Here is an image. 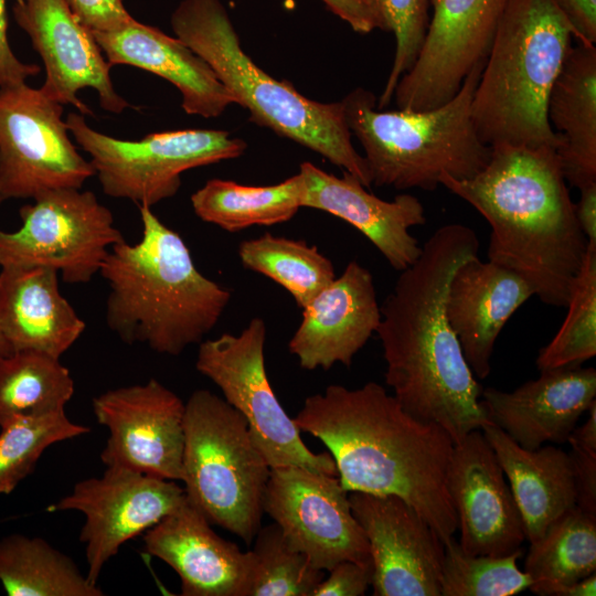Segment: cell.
<instances>
[{"mask_svg": "<svg viewBox=\"0 0 596 596\" xmlns=\"http://www.w3.org/2000/svg\"><path fill=\"white\" fill-rule=\"evenodd\" d=\"M440 184L489 223L488 260L521 276L545 305L566 307L588 244L555 148L494 146L475 177L443 174Z\"/></svg>", "mask_w": 596, "mask_h": 596, "instance_id": "3", "label": "cell"}, {"mask_svg": "<svg viewBox=\"0 0 596 596\" xmlns=\"http://www.w3.org/2000/svg\"><path fill=\"white\" fill-rule=\"evenodd\" d=\"M174 35L202 57L249 111L251 120L316 151L365 187L366 160L351 141L343 102L321 103L274 78L244 52L221 0H182L171 14Z\"/></svg>", "mask_w": 596, "mask_h": 596, "instance_id": "6", "label": "cell"}, {"mask_svg": "<svg viewBox=\"0 0 596 596\" xmlns=\"http://www.w3.org/2000/svg\"><path fill=\"white\" fill-rule=\"evenodd\" d=\"M185 502L184 488L174 480L106 468L102 477L75 483L68 494L47 510L77 511L84 515L79 541L86 546V576L97 584L105 564L127 541L143 534Z\"/></svg>", "mask_w": 596, "mask_h": 596, "instance_id": "14", "label": "cell"}, {"mask_svg": "<svg viewBox=\"0 0 596 596\" xmlns=\"http://www.w3.org/2000/svg\"><path fill=\"white\" fill-rule=\"evenodd\" d=\"M13 18L40 55L45 79L40 87L50 99L93 115L77 96L93 88L99 106L120 114L130 104L114 87L110 68L92 31L72 12L66 0H13Z\"/></svg>", "mask_w": 596, "mask_h": 596, "instance_id": "18", "label": "cell"}, {"mask_svg": "<svg viewBox=\"0 0 596 596\" xmlns=\"http://www.w3.org/2000/svg\"><path fill=\"white\" fill-rule=\"evenodd\" d=\"M508 0H430L419 55L397 82L396 107L428 110L450 100L472 68L485 64Z\"/></svg>", "mask_w": 596, "mask_h": 596, "instance_id": "16", "label": "cell"}, {"mask_svg": "<svg viewBox=\"0 0 596 596\" xmlns=\"http://www.w3.org/2000/svg\"><path fill=\"white\" fill-rule=\"evenodd\" d=\"M567 19L577 43H596V0H552Z\"/></svg>", "mask_w": 596, "mask_h": 596, "instance_id": "44", "label": "cell"}, {"mask_svg": "<svg viewBox=\"0 0 596 596\" xmlns=\"http://www.w3.org/2000/svg\"><path fill=\"white\" fill-rule=\"evenodd\" d=\"M265 342L266 324L255 317L240 334L223 333L200 342L195 368L246 419L270 468L299 466L338 476L330 453L311 451L278 401L266 372Z\"/></svg>", "mask_w": 596, "mask_h": 596, "instance_id": "10", "label": "cell"}, {"mask_svg": "<svg viewBox=\"0 0 596 596\" xmlns=\"http://www.w3.org/2000/svg\"><path fill=\"white\" fill-rule=\"evenodd\" d=\"M263 510L315 567L329 571L345 560L373 566L368 539L337 476L299 466L270 468Z\"/></svg>", "mask_w": 596, "mask_h": 596, "instance_id": "13", "label": "cell"}, {"mask_svg": "<svg viewBox=\"0 0 596 596\" xmlns=\"http://www.w3.org/2000/svg\"><path fill=\"white\" fill-rule=\"evenodd\" d=\"M512 392L482 389L488 421L522 448L563 444L581 416L596 401L594 368H556L540 371Z\"/></svg>", "mask_w": 596, "mask_h": 596, "instance_id": "21", "label": "cell"}, {"mask_svg": "<svg viewBox=\"0 0 596 596\" xmlns=\"http://www.w3.org/2000/svg\"><path fill=\"white\" fill-rule=\"evenodd\" d=\"M8 3L0 0V87L24 84L41 72L38 64L22 62L9 43Z\"/></svg>", "mask_w": 596, "mask_h": 596, "instance_id": "42", "label": "cell"}, {"mask_svg": "<svg viewBox=\"0 0 596 596\" xmlns=\"http://www.w3.org/2000/svg\"><path fill=\"white\" fill-rule=\"evenodd\" d=\"M302 192L299 172L273 185H244L211 179L191 195V204L202 221L227 232H238L291 220L301 209Z\"/></svg>", "mask_w": 596, "mask_h": 596, "instance_id": "29", "label": "cell"}, {"mask_svg": "<svg viewBox=\"0 0 596 596\" xmlns=\"http://www.w3.org/2000/svg\"><path fill=\"white\" fill-rule=\"evenodd\" d=\"M21 226L0 230V267H47L68 284L88 283L124 241L113 213L92 191L57 189L23 205Z\"/></svg>", "mask_w": 596, "mask_h": 596, "instance_id": "11", "label": "cell"}, {"mask_svg": "<svg viewBox=\"0 0 596 596\" xmlns=\"http://www.w3.org/2000/svg\"><path fill=\"white\" fill-rule=\"evenodd\" d=\"M187 502L142 534L147 554L179 576L183 596H248L254 558Z\"/></svg>", "mask_w": 596, "mask_h": 596, "instance_id": "22", "label": "cell"}, {"mask_svg": "<svg viewBox=\"0 0 596 596\" xmlns=\"http://www.w3.org/2000/svg\"><path fill=\"white\" fill-rule=\"evenodd\" d=\"M0 428V494L11 493L31 475L50 446L89 433L65 412L14 418Z\"/></svg>", "mask_w": 596, "mask_h": 596, "instance_id": "37", "label": "cell"}, {"mask_svg": "<svg viewBox=\"0 0 596 596\" xmlns=\"http://www.w3.org/2000/svg\"><path fill=\"white\" fill-rule=\"evenodd\" d=\"M0 583L9 596H102L76 563L42 538L0 540Z\"/></svg>", "mask_w": 596, "mask_h": 596, "instance_id": "31", "label": "cell"}, {"mask_svg": "<svg viewBox=\"0 0 596 596\" xmlns=\"http://www.w3.org/2000/svg\"><path fill=\"white\" fill-rule=\"evenodd\" d=\"M482 67L470 71L450 100L428 110L379 109L375 95L363 87L342 99L372 184L434 191L443 174L466 180L487 166L491 147L478 137L470 110Z\"/></svg>", "mask_w": 596, "mask_h": 596, "instance_id": "7", "label": "cell"}, {"mask_svg": "<svg viewBox=\"0 0 596 596\" xmlns=\"http://www.w3.org/2000/svg\"><path fill=\"white\" fill-rule=\"evenodd\" d=\"M57 272L47 267H2L0 333L13 351L60 359L86 324L61 294Z\"/></svg>", "mask_w": 596, "mask_h": 596, "instance_id": "26", "label": "cell"}, {"mask_svg": "<svg viewBox=\"0 0 596 596\" xmlns=\"http://www.w3.org/2000/svg\"><path fill=\"white\" fill-rule=\"evenodd\" d=\"M292 419L328 448L348 492L397 496L443 542L454 536L457 517L447 475L455 443L441 427L409 415L375 382L329 385L306 397Z\"/></svg>", "mask_w": 596, "mask_h": 596, "instance_id": "2", "label": "cell"}, {"mask_svg": "<svg viewBox=\"0 0 596 596\" xmlns=\"http://www.w3.org/2000/svg\"><path fill=\"white\" fill-rule=\"evenodd\" d=\"M336 15L358 33L382 30V22L372 0H321Z\"/></svg>", "mask_w": 596, "mask_h": 596, "instance_id": "43", "label": "cell"}, {"mask_svg": "<svg viewBox=\"0 0 596 596\" xmlns=\"http://www.w3.org/2000/svg\"><path fill=\"white\" fill-rule=\"evenodd\" d=\"M12 352L10 345L0 333V356L8 355Z\"/></svg>", "mask_w": 596, "mask_h": 596, "instance_id": "47", "label": "cell"}, {"mask_svg": "<svg viewBox=\"0 0 596 596\" xmlns=\"http://www.w3.org/2000/svg\"><path fill=\"white\" fill-rule=\"evenodd\" d=\"M92 406L109 433L100 454L106 468L182 479L185 403L174 392L150 379L108 390Z\"/></svg>", "mask_w": 596, "mask_h": 596, "instance_id": "15", "label": "cell"}, {"mask_svg": "<svg viewBox=\"0 0 596 596\" xmlns=\"http://www.w3.org/2000/svg\"><path fill=\"white\" fill-rule=\"evenodd\" d=\"M328 572L312 596H361L372 584L373 566L354 561H341Z\"/></svg>", "mask_w": 596, "mask_h": 596, "instance_id": "39", "label": "cell"}, {"mask_svg": "<svg viewBox=\"0 0 596 596\" xmlns=\"http://www.w3.org/2000/svg\"><path fill=\"white\" fill-rule=\"evenodd\" d=\"M481 430L509 482L526 540L530 543L540 539L556 519L576 505L568 453L554 445L522 448L490 423Z\"/></svg>", "mask_w": 596, "mask_h": 596, "instance_id": "27", "label": "cell"}, {"mask_svg": "<svg viewBox=\"0 0 596 596\" xmlns=\"http://www.w3.org/2000/svg\"><path fill=\"white\" fill-rule=\"evenodd\" d=\"M596 573L561 588L555 596H595Z\"/></svg>", "mask_w": 596, "mask_h": 596, "instance_id": "46", "label": "cell"}, {"mask_svg": "<svg viewBox=\"0 0 596 596\" xmlns=\"http://www.w3.org/2000/svg\"><path fill=\"white\" fill-rule=\"evenodd\" d=\"M373 564L374 596H440L445 546L439 534L405 500L393 494L349 492Z\"/></svg>", "mask_w": 596, "mask_h": 596, "instance_id": "17", "label": "cell"}, {"mask_svg": "<svg viewBox=\"0 0 596 596\" xmlns=\"http://www.w3.org/2000/svg\"><path fill=\"white\" fill-rule=\"evenodd\" d=\"M382 22V31L395 36V54L384 89L376 102L384 109L393 99L400 78L416 62L429 26L430 0H372Z\"/></svg>", "mask_w": 596, "mask_h": 596, "instance_id": "38", "label": "cell"}, {"mask_svg": "<svg viewBox=\"0 0 596 596\" xmlns=\"http://www.w3.org/2000/svg\"><path fill=\"white\" fill-rule=\"evenodd\" d=\"M532 296L514 272L478 255L460 263L445 297V313L476 379H486L498 336L512 315Z\"/></svg>", "mask_w": 596, "mask_h": 596, "instance_id": "24", "label": "cell"}, {"mask_svg": "<svg viewBox=\"0 0 596 596\" xmlns=\"http://www.w3.org/2000/svg\"><path fill=\"white\" fill-rule=\"evenodd\" d=\"M343 172L341 178L309 161L299 167L304 181L301 207L337 216L361 232L397 272L412 265L422 246L409 228L426 222L421 201L408 193L392 201L368 191L359 179Z\"/></svg>", "mask_w": 596, "mask_h": 596, "instance_id": "23", "label": "cell"}, {"mask_svg": "<svg viewBox=\"0 0 596 596\" xmlns=\"http://www.w3.org/2000/svg\"><path fill=\"white\" fill-rule=\"evenodd\" d=\"M92 33L111 67H137L175 86L188 115L215 118L235 104L210 65L177 36L135 19L121 28Z\"/></svg>", "mask_w": 596, "mask_h": 596, "instance_id": "25", "label": "cell"}, {"mask_svg": "<svg viewBox=\"0 0 596 596\" xmlns=\"http://www.w3.org/2000/svg\"><path fill=\"white\" fill-rule=\"evenodd\" d=\"M547 119L561 139L556 149L566 182L596 183V46H571L553 83Z\"/></svg>", "mask_w": 596, "mask_h": 596, "instance_id": "28", "label": "cell"}, {"mask_svg": "<svg viewBox=\"0 0 596 596\" xmlns=\"http://www.w3.org/2000/svg\"><path fill=\"white\" fill-rule=\"evenodd\" d=\"M444 546L440 596H513L531 585L518 566L523 550L507 556L471 555L454 536Z\"/></svg>", "mask_w": 596, "mask_h": 596, "instance_id": "36", "label": "cell"}, {"mask_svg": "<svg viewBox=\"0 0 596 596\" xmlns=\"http://www.w3.org/2000/svg\"><path fill=\"white\" fill-rule=\"evenodd\" d=\"M566 307L561 328L539 352L540 371L582 366L596 355V249L587 248Z\"/></svg>", "mask_w": 596, "mask_h": 596, "instance_id": "34", "label": "cell"}, {"mask_svg": "<svg viewBox=\"0 0 596 596\" xmlns=\"http://www.w3.org/2000/svg\"><path fill=\"white\" fill-rule=\"evenodd\" d=\"M447 486L465 553L507 556L522 550L526 540L522 517L481 429L454 445Z\"/></svg>", "mask_w": 596, "mask_h": 596, "instance_id": "19", "label": "cell"}, {"mask_svg": "<svg viewBox=\"0 0 596 596\" xmlns=\"http://www.w3.org/2000/svg\"><path fill=\"white\" fill-rule=\"evenodd\" d=\"M523 571L531 581L529 589L539 596H555L596 573V517L576 505L563 513L530 542Z\"/></svg>", "mask_w": 596, "mask_h": 596, "instance_id": "30", "label": "cell"}, {"mask_svg": "<svg viewBox=\"0 0 596 596\" xmlns=\"http://www.w3.org/2000/svg\"><path fill=\"white\" fill-rule=\"evenodd\" d=\"M72 12L92 32L121 28L134 20L123 0H66Z\"/></svg>", "mask_w": 596, "mask_h": 596, "instance_id": "40", "label": "cell"}, {"mask_svg": "<svg viewBox=\"0 0 596 596\" xmlns=\"http://www.w3.org/2000/svg\"><path fill=\"white\" fill-rule=\"evenodd\" d=\"M269 471L242 414L207 390L194 391L184 409L181 481L189 503L251 544L262 526Z\"/></svg>", "mask_w": 596, "mask_h": 596, "instance_id": "8", "label": "cell"}, {"mask_svg": "<svg viewBox=\"0 0 596 596\" xmlns=\"http://www.w3.org/2000/svg\"><path fill=\"white\" fill-rule=\"evenodd\" d=\"M576 507L596 517V449L570 444Z\"/></svg>", "mask_w": 596, "mask_h": 596, "instance_id": "41", "label": "cell"}, {"mask_svg": "<svg viewBox=\"0 0 596 596\" xmlns=\"http://www.w3.org/2000/svg\"><path fill=\"white\" fill-rule=\"evenodd\" d=\"M381 307L373 276L358 262L302 308L301 322L288 342L289 353L308 371L350 366L354 355L376 332Z\"/></svg>", "mask_w": 596, "mask_h": 596, "instance_id": "20", "label": "cell"}, {"mask_svg": "<svg viewBox=\"0 0 596 596\" xmlns=\"http://www.w3.org/2000/svg\"><path fill=\"white\" fill-rule=\"evenodd\" d=\"M573 29L552 0H508L471 100L480 140L557 149L547 100L573 45Z\"/></svg>", "mask_w": 596, "mask_h": 596, "instance_id": "5", "label": "cell"}, {"mask_svg": "<svg viewBox=\"0 0 596 596\" xmlns=\"http://www.w3.org/2000/svg\"><path fill=\"white\" fill-rule=\"evenodd\" d=\"M63 110L26 83L0 87V203L82 189L95 175L71 139Z\"/></svg>", "mask_w": 596, "mask_h": 596, "instance_id": "12", "label": "cell"}, {"mask_svg": "<svg viewBox=\"0 0 596 596\" xmlns=\"http://www.w3.org/2000/svg\"><path fill=\"white\" fill-rule=\"evenodd\" d=\"M253 541L248 596H312L324 571L294 549L275 522L260 526Z\"/></svg>", "mask_w": 596, "mask_h": 596, "instance_id": "35", "label": "cell"}, {"mask_svg": "<svg viewBox=\"0 0 596 596\" xmlns=\"http://www.w3.org/2000/svg\"><path fill=\"white\" fill-rule=\"evenodd\" d=\"M237 254L244 267L280 285L301 309L336 278L332 262L304 241L264 233L243 241Z\"/></svg>", "mask_w": 596, "mask_h": 596, "instance_id": "33", "label": "cell"}, {"mask_svg": "<svg viewBox=\"0 0 596 596\" xmlns=\"http://www.w3.org/2000/svg\"><path fill=\"white\" fill-rule=\"evenodd\" d=\"M74 390L60 359L31 350L0 356V427L19 417L65 412Z\"/></svg>", "mask_w": 596, "mask_h": 596, "instance_id": "32", "label": "cell"}, {"mask_svg": "<svg viewBox=\"0 0 596 596\" xmlns=\"http://www.w3.org/2000/svg\"><path fill=\"white\" fill-rule=\"evenodd\" d=\"M66 124L91 158L103 192L152 206L177 194L187 170L241 157L246 142L220 129H180L124 140L92 128L79 113Z\"/></svg>", "mask_w": 596, "mask_h": 596, "instance_id": "9", "label": "cell"}, {"mask_svg": "<svg viewBox=\"0 0 596 596\" xmlns=\"http://www.w3.org/2000/svg\"><path fill=\"white\" fill-rule=\"evenodd\" d=\"M575 203V214L588 248L596 249V183L583 187Z\"/></svg>", "mask_w": 596, "mask_h": 596, "instance_id": "45", "label": "cell"}, {"mask_svg": "<svg viewBox=\"0 0 596 596\" xmlns=\"http://www.w3.org/2000/svg\"><path fill=\"white\" fill-rule=\"evenodd\" d=\"M139 242L115 244L99 274L108 285L106 322L125 343L179 355L219 322L231 291L195 267L179 233L139 206Z\"/></svg>", "mask_w": 596, "mask_h": 596, "instance_id": "4", "label": "cell"}, {"mask_svg": "<svg viewBox=\"0 0 596 596\" xmlns=\"http://www.w3.org/2000/svg\"><path fill=\"white\" fill-rule=\"evenodd\" d=\"M478 249L470 227L454 223L437 228L417 259L400 272L376 329L393 396L416 419L441 427L455 444L489 424L482 387L445 313L453 273Z\"/></svg>", "mask_w": 596, "mask_h": 596, "instance_id": "1", "label": "cell"}]
</instances>
